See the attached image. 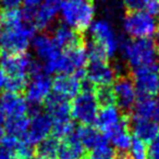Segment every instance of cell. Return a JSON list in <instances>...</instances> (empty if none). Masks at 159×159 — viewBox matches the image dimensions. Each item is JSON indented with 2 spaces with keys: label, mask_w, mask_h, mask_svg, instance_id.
Segmentation results:
<instances>
[{
  "label": "cell",
  "mask_w": 159,
  "mask_h": 159,
  "mask_svg": "<svg viewBox=\"0 0 159 159\" xmlns=\"http://www.w3.org/2000/svg\"><path fill=\"white\" fill-rule=\"evenodd\" d=\"M60 12L66 26L83 34L92 25L95 8L92 0H66L62 1Z\"/></svg>",
  "instance_id": "1"
},
{
  "label": "cell",
  "mask_w": 159,
  "mask_h": 159,
  "mask_svg": "<svg viewBox=\"0 0 159 159\" xmlns=\"http://www.w3.org/2000/svg\"><path fill=\"white\" fill-rule=\"evenodd\" d=\"M121 49L124 58L133 70L159 64V55L155 48L154 42L149 38L124 40L121 44Z\"/></svg>",
  "instance_id": "2"
},
{
  "label": "cell",
  "mask_w": 159,
  "mask_h": 159,
  "mask_svg": "<svg viewBox=\"0 0 159 159\" xmlns=\"http://www.w3.org/2000/svg\"><path fill=\"white\" fill-rule=\"evenodd\" d=\"M71 117L84 125H91L95 122L99 106L94 94V86L86 80H83L82 91L71 102Z\"/></svg>",
  "instance_id": "3"
},
{
  "label": "cell",
  "mask_w": 159,
  "mask_h": 159,
  "mask_svg": "<svg viewBox=\"0 0 159 159\" xmlns=\"http://www.w3.org/2000/svg\"><path fill=\"white\" fill-rule=\"evenodd\" d=\"M5 30V29H3ZM35 29L33 24L23 22L13 29L5 30L2 39V48L6 53H23L27 50L31 39L35 36Z\"/></svg>",
  "instance_id": "4"
},
{
  "label": "cell",
  "mask_w": 159,
  "mask_h": 159,
  "mask_svg": "<svg viewBox=\"0 0 159 159\" xmlns=\"http://www.w3.org/2000/svg\"><path fill=\"white\" fill-rule=\"evenodd\" d=\"M125 33L133 39L149 38L157 30L156 20L145 11L126 12L123 20Z\"/></svg>",
  "instance_id": "5"
},
{
  "label": "cell",
  "mask_w": 159,
  "mask_h": 159,
  "mask_svg": "<svg viewBox=\"0 0 159 159\" xmlns=\"http://www.w3.org/2000/svg\"><path fill=\"white\" fill-rule=\"evenodd\" d=\"M112 89L116 97V105L118 106L120 112L130 116L137 97L136 89L131 75L120 74L115 80Z\"/></svg>",
  "instance_id": "6"
},
{
  "label": "cell",
  "mask_w": 159,
  "mask_h": 159,
  "mask_svg": "<svg viewBox=\"0 0 159 159\" xmlns=\"http://www.w3.org/2000/svg\"><path fill=\"white\" fill-rule=\"evenodd\" d=\"M29 112H31L30 125L23 139L34 146L49 136L52 128V121L46 112H42L36 106H33V108L29 107Z\"/></svg>",
  "instance_id": "7"
},
{
  "label": "cell",
  "mask_w": 159,
  "mask_h": 159,
  "mask_svg": "<svg viewBox=\"0 0 159 159\" xmlns=\"http://www.w3.org/2000/svg\"><path fill=\"white\" fill-rule=\"evenodd\" d=\"M159 64L144 66L132 71L131 77L137 95L154 97L159 92Z\"/></svg>",
  "instance_id": "8"
},
{
  "label": "cell",
  "mask_w": 159,
  "mask_h": 159,
  "mask_svg": "<svg viewBox=\"0 0 159 159\" xmlns=\"http://www.w3.org/2000/svg\"><path fill=\"white\" fill-rule=\"evenodd\" d=\"M31 57L26 52L23 53H5L1 56L0 66L5 73L6 79L29 80V69Z\"/></svg>",
  "instance_id": "9"
},
{
  "label": "cell",
  "mask_w": 159,
  "mask_h": 159,
  "mask_svg": "<svg viewBox=\"0 0 159 159\" xmlns=\"http://www.w3.org/2000/svg\"><path fill=\"white\" fill-rule=\"evenodd\" d=\"M84 79L94 87L111 86L116 80V71L108 61L87 62Z\"/></svg>",
  "instance_id": "10"
},
{
  "label": "cell",
  "mask_w": 159,
  "mask_h": 159,
  "mask_svg": "<svg viewBox=\"0 0 159 159\" xmlns=\"http://www.w3.org/2000/svg\"><path fill=\"white\" fill-rule=\"evenodd\" d=\"M91 33L93 36V42L100 45L106 50L108 57L115 55L119 47V39L112 26L107 21H96L91 26Z\"/></svg>",
  "instance_id": "11"
},
{
  "label": "cell",
  "mask_w": 159,
  "mask_h": 159,
  "mask_svg": "<svg viewBox=\"0 0 159 159\" xmlns=\"http://www.w3.org/2000/svg\"><path fill=\"white\" fill-rule=\"evenodd\" d=\"M82 79L76 74H59L51 82V89L60 97L72 99L82 91Z\"/></svg>",
  "instance_id": "12"
},
{
  "label": "cell",
  "mask_w": 159,
  "mask_h": 159,
  "mask_svg": "<svg viewBox=\"0 0 159 159\" xmlns=\"http://www.w3.org/2000/svg\"><path fill=\"white\" fill-rule=\"evenodd\" d=\"M31 79V82L27 83L25 89V100L33 106H38L50 95L51 81L46 74L36 75L32 76Z\"/></svg>",
  "instance_id": "13"
},
{
  "label": "cell",
  "mask_w": 159,
  "mask_h": 159,
  "mask_svg": "<svg viewBox=\"0 0 159 159\" xmlns=\"http://www.w3.org/2000/svg\"><path fill=\"white\" fill-rule=\"evenodd\" d=\"M29 105L20 94L6 92L0 95V113L5 119L27 116Z\"/></svg>",
  "instance_id": "14"
},
{
  "label": "cell",
  "mask_w": 159,
  "mask_h": 159,
  "mask_svg": "<svg viewBox=\"0 0 159 159\" xmlns=\"http://www.w3.org/2000/svg\"><path fill=\"white\" fill-rule=\"evenodd\" d=\"M123 116V113L120 112V110L116 106L102 107L98 110L97 117L94 123L96 125V129L107 137L109 133L112 132L121 123Z\"/></svg>",
  "instance_id": "15"
},
{
  "label": "cell",
  "mask_w": 159,
  "mask_h": 159,
  "mask_svg": "<svg viewBox=\"0 0 159 159\" xmlns=\"http://www.w3.org/2000/svg\"><path fill=\"white\" fill-rule=\"evenodd\" d=\"M44 102L46 113L52 122L71 120V105L68 99L56 94H50Z\"/></svg>",
  "instance_id": "16"
},
{
  "label": "cell",
  "mask_w": 159,
  "mask_h": 159,
  "mask_svg": "<svg viewBox=\"0 0 159 159\" xmlns=\"http://www.w3.org/2000/svg\"><path fill=\"white\" fill-rule=\"evenodd\" d=\"M33 48L38 58L44 61V63H43L44 66L52 63L61 52V50L53 43L52 38L46 34L34 36Z\"/></svg>",
  "instance_id": "17"
},
{
  "label": "cell",
  "mask_w": 159,
  "mask_h": 159,
  "mask_svg": "<svg viewBox=\"0 0 159 159\" xmlns=\"http://www.w3.org/2000/svg\"><path fill=\"white\" fill-rule=\"evenodd\" d=\"M62 0H43L37 8L34 26L36 30H46L60 11Z\"/></svg>",
  "instance_id": "18"
},
{
  "label": "cell",
  "mask_w": 159,
  "mask_h": 159,
  "mask_svg": "<svg viewBox=\"0 0 159 159\" xmlns=\"http://www.w3.org/2000/svg\"><path fill=\"white\" fill-rule=\"evenodd\" d=\"M51 38L60 50L61 49L66 50V49L72 48L76 45L85 43L83 34L77 33V32H75L74 30L66 26V25H60V26L56 27Z\"/></svg>",
  "instance_id": "19"
},
{
  "label": "cell",
  "mask_w": 159,
  "mask_h": 159,
  "mask_svg": "<svg viewBox=\"0 0 159 159\" xmlns=\"http://www.w3.org/2000/svg\"><path fill=\"white\" fill-rule=\"evenodd\" d=\"M75 134H76L77 139L81 142V144L83 145L86 152H91L92 149L96 148L97 146L108 142L107 137L99 130H97L92 125L81 124L77 128Z\"/></svg>",
  "instance_id": "20"
},
{
  "label": "cell",
  "mask_w": 159,
  "mask_h": 159,
  "mask_svg": "<svg viewBox=\"0 0 159 159\" xmlns=\"http://www.w3.org/2000/svg\"><path fill=\"white\" fill-rule=\"evenodd\" d=\"M86 152L76 134L73 133L72 135L60 141L58 159H85Z\"/></svg>",
  "instance_id": "21"
},
{
  "label": "cell",
  "mask_w": 159,
  "mask_h": 159,
  "mask_svg": "<svg viewBox=\"0 0 159 159\" xmlns=\"http://www.w3.org/2000/svg\"><path fill=\"white\" fill-rule=\"evenodd\" d=\"M155 108H156V100L154 99V97L137 95L130 116L132 117L133 122L150 120L154 116Z\"/></svg>",
  "instance_id": "22"
},
{
  "label": "cell",
  "mask_w": 159,
  "mask_h": 159,
  "mask_svg": "<svg viewBox=\"0 0 159 159\" xmlns=\"http://www.w3.org/2000/svg\"><path fill=\"white\" fill-rule=\"evenodd\" d=\"M133 131L135 137L143 141L145 144L152 143L159 133V124L152 120H143V121L133 122Z\"/></svg>",
  "instance_id": "23"
},
{
  "label": "cell",
  "mask_w": 159,
  "mask_h": 159,
  "mask_svg": "<svg viewBox=\"0 0 159 159\" xmlns=\"http://www.w3.org/2000/svg\"><path fill=\"white\" fill-rule=\"evenodd\" d=\"M60 139L51 136L46 137L35 147L36 157L40 159H58Z\"/></svg>",
  "instance_id": "24"
},
{
  "label": "cell",
  "mask_w": 159,
  "mask_h": 159,
  "mask_svg": "<svg viewBox=\"0 0 159 159\" xmlns=\"http://www.w3.org/2000/svg\"><path fill=\"white\" fill-rule=\"evenodd\" d=\"M29 125L30 118L27 116L9 118L5 120V130L7 132V135L18 137V139H24Z\"/></svg>",
  "instance_id": "25"
},
{
  "label": "cell",
  "mask_w": 159,
  "mask_h": 159,
  "mask_svg": "<svg viewBox=\"0 0 159 159\" xmlns=\"http://www.w3.org/2000/svg\"><path fill=\"white\" fill-rule=\"evenodd\" d=\"M94 94L100 108L107 106H116V97L112 86L94 87Z\"/></svg>",
  "instance_id": "26"
},
{
  "label": "cell",
  "mask_w": 159,
  "mask_h": 159,
  "mask_svg": "<svg viewBox=\"0 0 159 159\" xmlns=\"http://www.w3.org/2000/svg\"><path fill=\"white\" fill-rule=\"evenodd\" d=\"M85 159H116V150L106 142L91 152H87Z\"/></svg>",
  "instance_id": "27"
},
{
  "label": "cell",
  "mask_w": 159,
  "mask_h": 159,
  "mask_svg": "<svg viewBox=\"0 0 159 159\" xmlns=\"http://www.w3.org/2000/svg\"><path fill=\"white\" fill-rule=\"evenodd\" d=\"M128 154L130 159H148L146 144L135 136L132 137V142H131Z\"/></svg>",
  "instance_id": "28"
},
{
  "label": "cell",
  "mask_w": 159,
  "mask_h": 159,
  "mask_svg": "<svg viewBox=\"0 0 159 159\" xmlns=\"http://www.w3.org/2000/svg\"><path fill=\"white\" fill-rule=\"evenodd\" d=\"M147 0H123L124 7L128 10V12L131 11H142L145 9V6Z\"/></svg>",
  "instance_id": "29"
},
{
  "label": "cell",
  "mask_w": 159,
  "mask_h": 159,
  "mask_svg": "<svg viewBox=\"0 0 159 159\" xmlns=\"http://www.w3.org/2000/svg\"><path fill=\"white\" fill-rule=\"evenodd\" d=\"M145 12L149 16L159 18V0H147L145 6Z\"/></svg>",
  "instance_id": "30"
},
{
  "label": "cell",
  "mask_w": 159,
  "mask_h": 159,
  "mask_svg": "<svg viewBox=\"0 0 159 159\" xmlns=\"http://www.w3.org/2000/svg\"><path fill=\"white\" fill-rule=\"evenodd\" d=\"M23 0H1V9L13 10L18 9Z\"/></svg>",
  "instance_id": "31"
},
{
  "label": "cell",
  "mask_w": 159,
  "mask_h": 159,
  "mask_svg": "<svg viewBox=\"0 0 159 159\" xmlns=\"http://www.w3.org/2000/svg\"><path fill=\"white\" fill-rule=\"evenodd\" d=\"M0 159H13V155L10 150L0 147Z\"/></svg>",
  "instance_id": "32"
},
{
  "label": "cell",
  "mask_w": 159,
  "mask_h": 159,
  "mask_svg": "<svg viewBox=\"0 0 159 159\" xmlns=\"http://www.w3.org/2000/svg\"><path fill=\"white\" fill-rule=\"evenodd\" d=\"M6 136V130H5V118L2 117V115L0 113V144L1 141L3 139V137Z\"/></svg>",
  "instance_id": "33"
},
{
  "label": "cell",
  "mask_w": 159,
  "mask_h": 159,
  "mask_svg": "<svg viewBox=\"0 0 159 159\" xmlns=\"http://www.w3.org/2000/svg\"><path fill=\"white\" fill-rule=\"evenodd\" d=\"M154 45H155V48H156L157 52H158V55H159V27L156 30V35H155Z\"/></svg>",
  "instance_id": "34"
},
{
  "label": "cell",
  "mask_w": 159,
  "mask_h": 159,
  "mask_svg": "<svg viewBox=\"0 0 159 159\" xmlns=\"http://www.w3.org/2000/svg\"><path fill=\"white\" fill-rule=\"evenodd\" d=\"M152 118H154L155 121L159 124V100L158 102H156V108H155V112H154Z\"/></svg>",
  "instance_id": "35"
},
{
  "label": "cell",
  "mask_w": 159,
  "mask_h": 159,
  "mask_svg": "<svg viewBox=\"0 0 159 159\" xmlns=\"http://www.w3.org/2000/svg\"><path fill=\"white\" fill-rule=\"evenodd\" d=\"M5 83H6V75L2 72V70L0 69V89L5 87Z\"/></svg>",
  "instance_id": "36"
},
{
  "label": "cell",
  "mask_w": 159,
  "mask_h": 159,
  "mask_svg": "<svg viewBox=\"0 0 159 159\" xmlns=\"http://www.w3.org/2000/svg\"><path fill=\"white\" fill-rule=\"evenodd\" d=\"M3 33H5V30L3 27L0 25V49L2 48V39H3Z\"/></svg>",
  "instance_id": "37"
},
{
  "label": "cell",
  "mask_w": 159,
  "mask_h": 159,
  "mask_svg": "<svg viewBox=\"0 0 159 159\" xmlns=\"http://www.w3.org/2000/svg\"><path fill=\"white\" fill-rule=\"evenodd\" d=\"M33 159H40V158H38V157H35V158H33Z\"/></svg>",
  "instance_id": "38"
},
{
  "label": "cell",
  "mask_w": 159,
  "mask_h": 159,
  "mask_svg": "<svg viewBox=\"0 0 159 159\" xmlns=\"http://www.w3.org/2000/svg\"><path fill=\"white\" fill-rule=\"evenodd\" d=\"M0 59H1V56H0Z\"/></svg>",
  "instance_id": "39"
},
{
  "label": "cell",
  "mask_w": 159,
  "mask_h": 159,
  "mask_svg": "<svg viewBox=\"0 0 159 159\" xmlns=\"http://www.w3.org/2000/svg\"><path fill=\"white\" fill-rule=\"evenodd\" d=\"M158 76H159V72H158Z\"/></svg>",
  "instance_id": "40"
}]
</instances>
